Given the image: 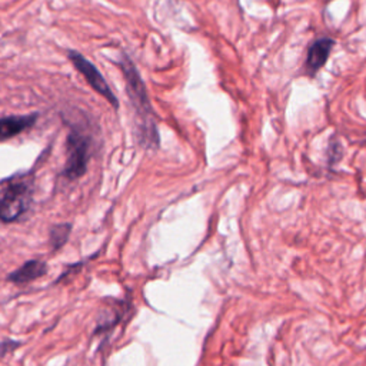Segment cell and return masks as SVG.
<instances>
[{
    "label": "cell",
    "mask_w": 366,
    "mask_h": 366,
    "mask_svg": "<svg viewBox=\"0 0 366 366\" xmlns=\"http://www.w3.org/2000/svg\"><path fill=\"white\" fill-rule=\"evenodd\" d=\"M68 58L72 62V65L79 71V73L86 79L89 86L96 93H99L102 97L106 99L115 109H118L119 108V100H118L116 94L112 92L108 82L104 80L103 75L97 71V68L76 50H69Z\"/></svg>",
    "instance_id": "277c9868"
},
{
    "label": "cell",
    "mask_w": 366,
    "mask_h": 366,
    "mask_svg": "<svg viewBox=\"0 0 366 366\" xmlns=\"http://www.w3.org/2000/svg\"><path fill=\"white\" fill-rule=\"evenodd\" d=\"M92 138L85 128L71 126L66 140V164L63 176L69 181L79 179L86 173L90 159Z\"/></svg>",
    "instance_id": "7a4b0ae2"
},
{
    "label": "cell",
    "mask_w": 366,
    "mask_h": 366,
    "mask_svg": "<svg viewBox=\"0 0 366 366\" xmlns=\"http://www.w3.org/2000/svg\"><path fill=\"white\" fill-rule=\"evenodd\" d=\"M121 71L126 82V90L135 111V130L142 146L156 149L159 146V132L154 119V111L146 90V85L142 79L133 61L129 55L123 54L119 61Z\"/></svg>",
    "instance_id": "6da1fadb"
},
{
    "label": "cell",
    "mask_w": 366,
    "mask_h": 366,
    "mask_svg": "<svg viewBox=\"0 0 366 366\" xmlns=\"http://www.w3.org/2000/svg\"><path fill=\"white\" fill-rule=\"evenodd\" d=\"M47 272V267L43 260L39 259H32L29 262H26L23 267L16 269L8 276V281L12 283H28L35 279H39L44 276Z\"/></svg>",
    "instance_id": "52a82bcc"
},
{
    "label": "cell",
    "mask_w": 366,
    "mask_h": 366,
    "mask_svg": "<svg viewBox=\"0 0 366 366\" xmlns=\"http://www.w3.org/2000/svg\"><path fill=\"white\" fill-rule=\"evenodd\" d=\"M334 46L335 40L331 37H321L309 46L305 62V72L310 78H315L321 72V69H324V66L329 61Z\"/></svg>",
    "instance_id": "5b68a950"
},
{
    "label": "cell",
    "mask_w": 366,
    "mask_h": 366,
    "mask_svg": "<svg viewBox=\"0 0 366 366\" xmlns=\"http://www.w3.org/2000/svg\"><path fill=\"white\" fill-rule=\"evenodd\" d=\"M33 190L25 181H12L0 190V221L5 224L19 219L32 203Z\"/></svg>",
    "instance_id": "3957f363"
},
{
    "label": "cell",
    "mask_w": 366,
    "mask_h": 366,
    "mask_svg": "<svg viewBox=\"0 0 366 366\" xmlns=\"http://www.w3.org/2000/svg\"><path fill=\"white\" fill-rule=\"evenodd\" d=\"M37 121V114L32 115H15V116H8L0 119V142L9 140L26 129L32 128Z\"/></svg>",
    "instance_id": "8992f818"
},
{
    "label": "cell",
    "mask_w": 366,
    "mask_h": 366,
    "mask_svg": "<svg viewBox=\"0 0 366 366\" xmlns=\"http://www.w3.org/2000/svg\"><path fill=\"white\" fill-rule=\"evenodd\" d=\"M72 232V225L71 224H59L51 226L50 229V245L54 248V250H59L62 249Z\"/></svg>",
    "instance_id": "ba28073f"
}]
</instances>
